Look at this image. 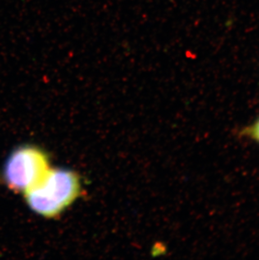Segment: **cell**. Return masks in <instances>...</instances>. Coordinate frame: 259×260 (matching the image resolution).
I'll return each mask as SVG.
<instances>
[{"mask_svg":"<svg viewBox=\"0 0 259 260\" xmlns=\"http://www.w3.org/2000/svg\"><path fill=\"white\" fill-rule=\"evenodd\" d=\"M249 135L259 143V119L248 130Z\"/></svg>","mask_w":259,"mask_h":260,"instance_id":"3957f363","label":"cell"},{"mask_svg":"<svg viewBox=\"0 0 259 260\" xmlns=\"http://www.w3.org/2000/svg\"><path fill=\"white\" fill-rule=\"evenodd\" d=\"M50 168L48 156L44 151L25 145L15 148L8 157L4 178L10 189L25 193L44 178Z\"/></svg>","mask_w":259,"mask_h":260,"instance_id":"7a4b0ae2","label":"cell"},{"mask_svg":"<svg viewBox=\"0 0 259 260\" xmlns=\"http://www.w3.org/2000/svg\"><path fill=\"white\" fill-rule=\"evenodd\" d=\"M80 193V179L76 173L50 168L44 178L24 194L32 211L52 218L71 206Z\"/></svg>","mask_w":259,"mask_h":260,"instance_id":"6da1fadb","label":"cell"}]
</instances>
